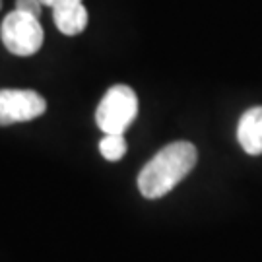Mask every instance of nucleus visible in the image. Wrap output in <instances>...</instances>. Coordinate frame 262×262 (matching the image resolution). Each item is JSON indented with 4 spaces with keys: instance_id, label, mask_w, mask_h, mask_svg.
I'll list each match as a JSON object with an SVG mask.
<instances>
[{
    "instance_id": "f257e3e1",
    "label": "nucleus",
    "mask_w": 262,
    "mask_h": 262,
    "mask_svg": "<svg viewBox=\"0 0 262 262\" xmlns=\"http://www.w3.org/2000/svg\"><path fill=\"white\" fill-rule=\"evenodd\" d=\"M198 151L190 142H173L159 150L142 167L138 175V188L142 196L156 200L165 196L169 190L177 187L196 165Z\"/></svg>"
},
{
    "instance_id": "f03ea898",
    "label": "nucleus",
    "mask_w": 262,
    "mask_h": 262,
    "mask_svg": "<svg viewBox=\"0 0 262 262\" xmlns=\"http://www.w3.org/2000/svg\"><path fill=\"white\" fill-rule=\"evenodd\" d=\"M138 115V97L134 90L117 84L105 92L97 105L95 122L103 134H124Z\"/></svg>"
},
{
    "instance_id": "7ed1b4c3",
    "label": "nucleus",
    "mask_w": 262,
    "mask_h": 262,
    "mask_svg": "<svg viewBox=\"0 0 262 262\" xmlns=\"http://www.w3.org/2000/svg\"><path fill=\"white\" fill-rule=\"evenodd\" d=\"M0 37H2L4 47L12 55L31 56L41 49L45 33L39 24V18L21 10H14L2 21Z\"/></svg>"
},
{
    "instance_id": "20e7f679",
    "label": "nucleus",
    "mask_w": 262,
    "mask_h": 262,
    "mask_svg": "<svg viewBox=\"0 0 262 262\" xmlns=\"http://www.w3.org/2000/svg\"><path fill=\"white\" fill-rule=\"evenodd\" d=\"M45 111V97L33 90H0V126L33 121Z\"/></svg>"
},
{
    "instance_id": "39448f33",
    "label": "nucleus",
    "mask_w": 262,
    "mask_h": 262,
    "mask_svg": "<svg viewBox=\"0 0 262 262\" xmlns=\"http://www.w3.org/2000/svg\"><path fill=\"white\" fill-rule=\"evenodd\" d=\"M53 19L60 33L78 35L88 26V10L82 0H58L53 6Z\"/></svg>"
},
{
    "instance_id": "423d86ee",
    "label": "nucleus",
    "mask_w": 262,
    "mask_h": 262,
    "mask_svg": "<svg viewBox=\"0 0 262 262\" xmlns=\"http://www.w3.org/2000/svg\"><path fill=\"white\" fill-rule=\"evenodd\" d=\"M237 140L249 156L262 154V107H251L243 113L237 126Z\"/></svg>"
},
{
    "instance_id": "0eeeda50",
    "label": "nucleus",
    "mask_w": 262,
    "mask_h": 262,
    "mask_svg": "<svg viewBox=\"0 0 262 262\" xmlns=\"http://www.w3.org/2000/svg\"><path fill=\"white\" fill-rule=\"evenodd\" d=\"M99 151L107 161H119L126 154V140L124 134H105L99 142Z\"/></svg>"
},
{
    "instance_id": "6e6552de",
    "label": "nucleus",
    "mask_w": 262,
    "mask_h": 262,
    "mask_svg": "<svg viewBox=\"0 0 262 262\" xmlns=\"http://www.w3.org/2000/svg\"><path fill=\"white\" fill-rule=\"evenodd\" d=\"M41 2L39 0H16V10H21V12H28L31 16L39 18L41 16Z\"/></svg>"
},
{
    "instance_id": "1a4fd4ad",
    "label": "nucleus",
    "mask_w": 262,
    "mask_h": 262,
    "mask_svg": "<svg viewBox=\"0 0 262 262\" xmlns=\"http://www.w3.org/2000/svg\"><path fill=\"white\" fill-rule=\"evenodd\" d=\"M39 2H41L43 6H51V8H53V6L56 4V0H39Z\"/></svg>"
},
{
    "instance_id": "9d476101",
    "label": "nucleus",
    "mask_w": 262,
    "mask_h": 262,
    "mask_svg": "<svg viewBox=\"0 0 262 262\" xmlns=\"http://www.w3.org/2000/svg\"><path fill=\"white\" fill-rule=\"evenodd\" d=\"M0 10H2V0H0Z\"/></svg>"
},
{
    "instance_id": "9b49d317",
    "label": "nucleus",
    "mask_w": 262,
    "mask_h": 262,
    "mask_svg": "<svg viewBox=\"0 0 262 262\" xmlns=\"http://www.w3.org/2000/svg\"><path fill=\"white\" fill-rule=\"evenodd\" d=\"M56 2H58V0H56Z\"/></svg>"
}]
</instances>
